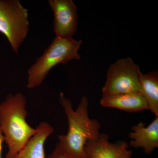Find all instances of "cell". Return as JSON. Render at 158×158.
<instances>
[{
  "instance_id": "9",
  "label": "cell",
  "mask_w": 158,
  "mask_h": 158,
  "mask_svg": "<svg viewBox=\"0 0 158 158\" xmlns=\"http://www.w3.org/2000/svg\"><path fill=\"white\" fill-rule=\"evenodd\" d=\"M100 103L104 107L116 108L131 113L149 110L147 100L141 93L121 94L102 96Z\"/></svg>"
},
{
  "instance_id": "10",
  "label": "cell",
  "mask_w": 158,
  "mask_h": 158,
  "mask_svg": "<svg viewBox=\"0 0 158 158\" xmlns=\"http://www.w3.org/2000/svg\"><path fill=\"white\" fill-rule=\"evenodd\" d=\"M37 132L32 136L13 158H45L44 144L47 139L54 133V128L46 122L37 127Z\"/></svg>"
},
{
  "instance_id": "6",
  "label": "cell",
  "mask_w": 158,
  "mask_h": 158,
  "mask_svg": "<svg viewBox=\"0 0 158 158\" xmlns=\"http://www.w3.org/2000/svg\"><path fill=\"white\" fill-rule=\"evenodd\" d=\"M54 14L53 30L56 37L72 38L77 31V6L72 0H49Z\"/></svg>"
},
{
  "instance_id": "1",
  "label": "cell",
  "mask_w": 158,
  "mask_h": 158,
  "mask_svg": "<svg viewBox=\"0 0 158 158\" xmlns=\"http://www.w3.org/2000/svg\"><path fill=\"white\" fill-rule=\"evenodd\" d=\"M59 101L67 117L68 130L65 135L58 136L59 146L75 158H87L85 147L87 141L97 139L100 135L101 124L88 115V100L82 97L76 110L72 102L60 94Z\"/></svg>"
},
{
  "instance_id": "13",
  "label": "cell",
  "mask_w": 158,
  "mask_h": 158,
  "mask_svg": "<svg viewBox=\"0 0 158 158\" xmlns=\"http://www.w3.org/2000/svg\"><path fill=\"white\" fill-rule=\"evenodd\" d=\"M4 141V137L2 130L0 128V158H2V144Z\"/></svg>"
},
{
  "instance_id": "4",
  "label": "cell",
  "mask_w": 158,
  "mask_h": 158,
  "mask_svg": "<svg viewBox=\"0 0 158 158\" xmlns=\"http://www.w3.org/2000/svg\"><path fill=\"white\" fill-rule=\"evenodd\" d=\"M29 30L28 10L19 0H0V32L18 53Z\"/></svg>"
},
{
  "instance_id": "8",
  "label": "cell",
  "mask_w": 158,
  "mask_h": 158,
  "mask_svg": "<svg viewBox=\"0 0 158 158\" xmlns=\"http://www.w3.org/2000/svg\"><path fill=\"white\" fill-rule=\"evenodd\" d=\"M129 134L131 139L130 145L134 148H141L147 154L152 153L158 147V116H156L147 127L144 123L140 122L131 128Z\"/></svg>"
},
{
  "instance_id": "2",
  "label": "cell",
  "mask_w": 158,
  "mask_h": 158,
  "mask_svg": "<svg viewBox=\"0 0 158 158\" xmlns=\"http://www.w3.org/2000/svg\"><path fill=\"white\" fill-rule=\"evenodd\" d=\"M27 99L21 93L9 94L0 103V128L8 147L5 158H13L37 132L27 121Z\"/></svg>"
},
{
  "instance_id": "7",
  "label": "cell",
  "mask_w": 158,
  "mask_h": 158,
  "mask_svg": "<svg viewBox=\"0 0 158 158\" xmlns=\"http://www.w3.org/2000/svg\"><path fill=\"white\" fill-rule=\"evenodd\" d=\"M124 141L111 143L106 134H101L97 139L87 141L85 151L87 158H131L133 152Z\"/></svg>"
},
{
  "instance_id": "11",
  "label": "cell",
  "mask_w": 158,
  "mask_h": 158,
  "mask_svg": "<svg viewBox=\"0 0 158 158\" xmlns=\"http://www.w3.org/2000/svg\"><path fill=\"white\" fill-rule=\"evenodd\" d=\"M140 83L143 95L146 98L149 110L158 116V73L152 71L146 74L141 73Z\"/></svg>"
},
{
  "instance_id": "3",
  "label": "cell",
  "mask_w": 158,
  "mask_h": 158,
  "mask_svg": "<svg viewBox=\"0 0 158 158\" xmlns=\"http://www.w3.org/2000/svg\"><path fill=\"white\" fill-rule=\"evenodd\" d=\"M82 43L81 40L56 37L28 70L27 88L33 89L40 86L50 71L58 64L81 59L78 52Z\"/></svg>"
},
{
  "instance_id": "12",
  "label": "cell",
  "mask_w": 158,
  "mask_h": 158,
  "mask_svg": "<svg viewBox=\"0 0 158 158\" xmlns=\"http://www.w3.org/2000/svg\"><path fill=\"white\" fill-rule=\"evenodd\" d=\"M47 158H75L62 149L58 144L56 148Z\"/></svg>"
},
{
  "instance_id": "5",
  "label": "cell",
  "mask_w": 158,
  "mask_h": 158,
  "mask_svg": "<svg viewBox=\"0 0 158 158\" xmlns=\"http://www.w3.org/2000/svg\"><path fill=\"white\" fill-rule=\"evenodd\" d=\"M141 73L132 59L128 57L118 59L107 72L106 81L102 89V96L131 93L143 94L139 80Z\"/></svg>"
}]
</instances>
